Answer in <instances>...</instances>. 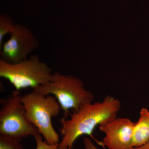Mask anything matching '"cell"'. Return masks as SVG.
Masks as SVG:
<instances>
[{
    "label": "cell",
    "mask_w": 149,
    "mask_h": 149,
    "mask_svg": "<svg viewBox=\"0 0 149 149\" xmlns=\"http://www.w3.org/2000/svg\"><path fill=\"white\" fill-rule=\"evenodd\" d=\"M53 73L50 67L36 55L16 63L0 58V77L8 80L16 91L46 85L50 82Z\"/></svg>",
    "instance_id": "cell-4"
},
{
    "label": "cell",
    "mask_w": 149,
    "mask_h": 149,
    "mask_svg": "<svg viewBox=\"0 0 149 149\" xmlns=\"http://www.w3.org/2000/svg\"><path fill=\"white\" fill-rule=\"evenodd\" d=\"M15 24L11 18L6 14L0 16V48L2 47L4 37L7 34H11L14 31Z\"/></svg>",
    "instance_id": "cell-9"
},
{
    "label": "cell",
    "mask_w": 149,
    "mask_h": 149,
    "mask_svg": "<svg viewBox=\"0 0 149 149\" xmlns=\"http://www.w3.org/2000/svg\"><path fill=\"white\" fill-rule=\"evenodd\" d=\"M0 149H24L20 141L0 135Z\"/></svg>",
    "instance_id": "cell-10"
},
{
    "label": "cell",
    "mask_w": 149,
    "mask_h": 149,
    "mask_svg": "<svg viewBox=\"0 0 149 149\" xmlns=\"http://www.w3.org/2000/svg\"><path fill=\"white\" fill-rule=\"evenodd\" d=\"M130 149H149V141L146 143L141 146L133 147V148H130Z\"/></svg>",
    "instance_id": "cell-13"
},
{
    "label": "cell",
    "mask_w": 149,
    "mask_h": 149,
    "mask_svg": "<svg viewBox=\"0 0 149 149\" xmlns=\"http://www.w3.org/2000/svg\"><path fill=\"white\" fill-rule=\"evenodd\" d=\"M83 143L85 149H100L95 146L92 140L88 137L83 139Z\"/></svg>",
    "instance_id": "cell-12"
},
{
    "label": "cell",
    "mask_w": 149,
    "mask_h": 149,
    "mask_svg": "<svg viewBox=\"0 0 149 149\" xmlns=\"http://www.w3.org/2000/svg\"><path fill=\"white\" fill-rule=\"evenodd\" d=\"M149 141V111L143 108L140 111L139 120L135 123L131 146H141Z\"/></svg>",
    "instance_id": "cell-8"
},
{
    "label": "cell",
    "mask_w": 149,
    "mask_h": 149,
    "mask_svg": "<svg viewBox=\"0 0 149 149\" xmlns=\"http://www.w3.org/2000/svg\"><path fill=\"white\" fill-rule=\"evenodd\" d=\"M39 44V40L30 29L22 24H15L10 38L0 48L1 58L9 63H17L27 59Z\"/></svg>",
    "instance_id": "cell-6"
},
{
    "label": "cell",
    "mask_w": 149,
    "mask_h": 149,
    "mask_svg": "<svg viewBox=\"0 0 149 149\" xmlns=\"http://www.w3.org/2000/svg\"><path fill=\"white\" fill-rule=\"evenodd\" d=\"M33 91L44 95L54 96L63 111V118L67 119L70 116V111H76L85 104L93 102L95 96L85 88L82 80L75 76L53 73L50 82L41 85Z\"/></svg>",
    "instance_id": "cell-2"
},
{
    "label": "cell",
    "mask_w": 149,
    "mask_h": 149,
    "mask_svg": "<svg viewBox=\"0 0 149 149\" xmlns=\"http://www.w3.org/2000/svg\"><path fill=\"white\" fill-rule=\"evenodd\" d=\"M22 97L20 91H13L7 97L1 100L0 109V135L20 141L40 133L26 118Z\"/></svg>",
    "instance_id": "cell-5"
},
{
    "label": "cell",
    "mask_w": 149,
    "mask_h": 149,
    "mask_svg": "<svg viewBox=\"0 0 149 149\" xmlns=\"http://www.w3.org/2000/svg\"><path fill=\"white\" fill-rule=\"evenodd\" d=\"M42 135L39 133L34 136L36 143V148L35 149H62L58 146V145H51L45 141H43Z\"/></svg>",
    "instance_id": "cell-11"
},
{
    "label": "cell",
    "mask_w": 149,
    "mask_h": 149,
    "mask_svg": "<svg viewBox=\"0 0 149 149\" xmlns=\"http://www.w3.org/2000/svg\"><path fill=\"white\" fill-rule=\"evenodd\" d=\"M121 103L113 96H106L102 102L90 103L70 114L68 119L62 118L60 133L62 139L58 146L70 149L75 141L83 135L92 136L97 126L109 122L117 118L121 109Z\"/></svg>",
    "instance_id": "cell-1"
},
{
    "label": "cell",
    "mask_w": 149,
    "mask_h": 149,
    "mask_svg": "<svg viewBox=\"0 0 149 149\" xmlns=\"http://www.w3.org/2000/svg\"><path fill=\"white\" fill-rule=\"evenodd\" d=\"M135 123L127 118H116L99 125L100 130L105 135L103 146L108 149H130Z\"/></svg>",
    "instance_id": "cell-7"
},
{
    "label": "cell",
    "mask_w": 149,
    "mask_h": 149,
    "mask_svg": "<svg viewBox=\"0 0 149 149\" xmlns=\"http://www.w3.org/2000/svg\"><path fill=\"white\" fill-rule=\"evenodd\" d=\"M22 101L27 120L35 125L48 143L58 145L59 137L54 128L52 118L58 115L61 108L55 97L33 91L22 96Z\"/></svg>",
    "instance_id": "cell-3"
},
{
    "label": "cell",
    "mask_w": 149,
    "mask_h": 149,
    "mask_svg": "<svg viewBox=\"0 0 149 149\" xmlns=\"http://www.w3.org/2000/svg\"></svg>",
    "instance_id": "cell-14"
}]
</instances>
